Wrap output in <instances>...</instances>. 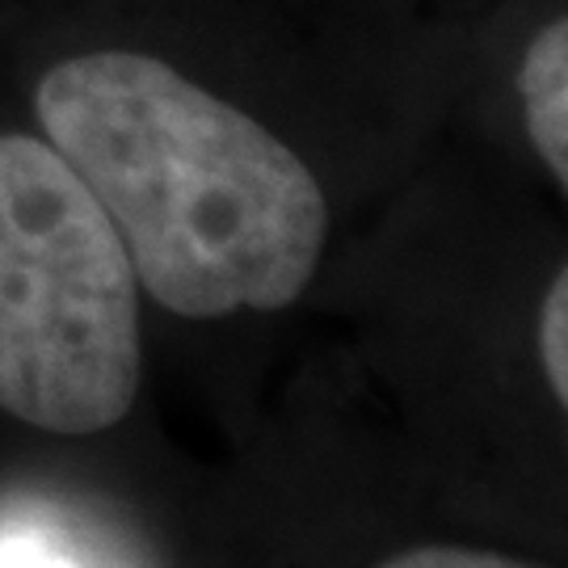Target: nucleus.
Listing matches in <instances>:
<instances>
[{
  "instance_id": "6",
  "label": "nucleus",
  "mask_w": 568,
  "mask_h": 568,
  "mask_svg": "<svg viewBox=\"0 0 568 568\" xmlns=\"http://www.w3.org/2000/svg\"><path fill=\"white\" fill-rule=\"evenodd\" d=\"M384 568H535L523 560H506V556H493V551H467V548H417L396 556Z\"/></svg>"
},
{
  "instance_id": "5",
  "label": "nucleus",
  "mask_w": 568,
  "mask_h": 568,
  "mask_svg": "<svg viewBox=\"0 0 568 568\" xmlns=\"http://www.w3.org/2000/svg\"><path fill=\"white\" fill-rule=\"evenodd\" d=\"M539 354L556 400H568V274H556L544 316H539Z\"/></svg>"
},
{
  "instance_id": "3",
  "label": "nucleus",
  "mask_w": 568,
  "mask_h": 568,
  "mask_svg": "<svg viewBox=\"0 0 568 568\" xmlns=\"http://www.w3.org/2000/svg\"><path fill=\"white\" fill-rule=\"evenodd\" d=\"M518 102L527 135L556 185H568V21L544 26L518 63Z\"/></svg>"
},
{
  "instance_id": "1",
  "label": "nucleus",
  "mask_w": 568,
  "mask_h": 568,
  "mask_svg": "<svg viewBox=\"0 0 568 568\" xmlns=\"http://www.w3.org/2000/svg\"><path fill=\"white\" fill-rule=\"evenodd\" d=\"M34 114L161 307L215 321L304 295L325 253V190L241 105L156 55L84 51L42 72Z\"/></svg>"
},
{
  "instance_id": "2",
  "label": "nucleus",
  "mask_w": 568,
  "mask_h": 568,
  "mask_svg": "<svg viewBox=\"0 0 568 568\" xmlns=\"http://www.w3.org/2000/svg\"><path fill=\"white\" fill-rule=\"evenodd\" d=\"M140 371V278L114 224L51 143L0 135V408L98 434Z\"/></svg>"
},
{
  "instance_id": "4",
  "label": "nucleus",
  "mask_w": 568,
  "mask_h": 568,
  "mask_svg": "<svg viewBox=\"0 0 568 568\" xmlns=\"http://www.w3.org/2000/svg\"><path fill=\"white\" fill-rule=\"evenodd\" d=\"M0 568H89L81 551L68 548V539L51 527L9 518L0 523Z\"/></svg>"
}]
</instances>
